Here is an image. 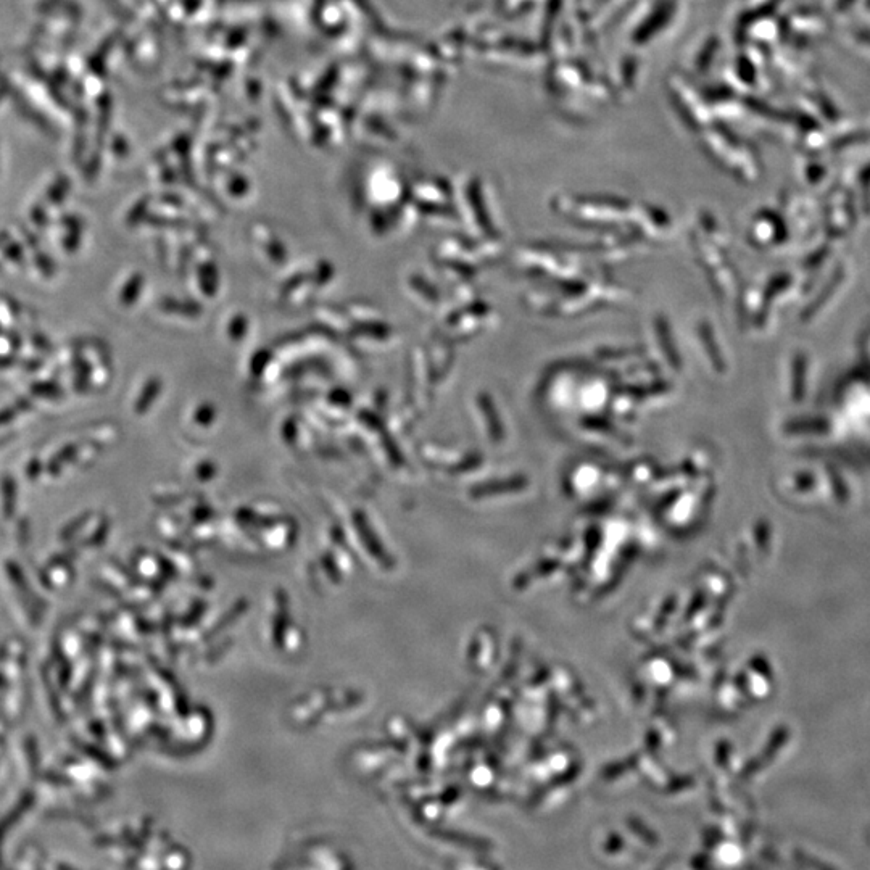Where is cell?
<instances>
[{
	"label": "cell",
	"instance_id": "3",
	"mask_svg": "<svg viewBox=\"0 0 870 870\" xmlns=\"http://www.w3.org/2000/svg\"><path fill=\"white\" fill-rule=\"evenodd\" d=\"M28 471H29V476H31V474H33V471H34V476H36V474H38L39 471H41V464H39V461L34 460L33 463L29 464Z\"/></svg>",
	"mask_w": 870,
	"mask_h": 870
},
{
	"label": "cell",
	"instance_id": "1",
	"mask_svg": "<svg viewBox=\"0 0 870 870\" xmlns=\"http://www.w3.org/2000/svg\"><path fill=\"white\" fill-rule=\"evenodd\" d=\"M33 390L36 392V395H41V397H50L49 392L57 395V387L52 386V384H50V386H46V384H38V386L33 387Z\"/></svg>",
	"mask_w": 870,
	"mask_h": 870
},
{
	"label": "cell",
	"instance_id": "2",
	"mask_svg": "<svg viewBox=\"0 0 870 870\" xmlns=\"http://www.w3.org/2000/svg\"><path fill=\"white\" fill-rule=\"evenodd\" d=\"M13 416H15V410L0 411V426H2V424L9 423V421H12Z\"/></svg>",
	"mask_w": 870,
	"mask_h": 870
},
{
	"label": "cell",
	"instance_id": "4",
	"mask_svg": "<svg viewBox=\"0 0 870 870\" xmlns=\"http://www.w3.org/2000/svg\"><path fill=\"white\" fill-rule=\"evenodd\" d=\"M861 39L862 41L869 42L870 44V31H864V33L861 34Z\"/></svg>",
	"mask_w": 870,
	"mask_h": 870
}]
</instances>
